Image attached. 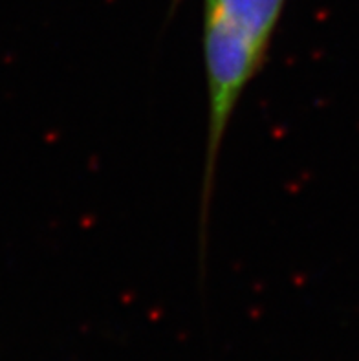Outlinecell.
Here are the masks:
<instances>
[{"label": "cell", "instance_id": "1", "mask_svg": "<svg viewBox=\"0 0 359 361\" xmlns=\"http://www.w3.org/2000/svg\"><path fill=\"white\" fill-rule=\"evenodd\" d=\"M288 0H204L202 54L207 133L200 191V255H205L217 167L242 96L268 61Z\"/></svg>", "mask_w": 359, "mask_h": 361}, {"label": "cell", "instance_id": "2", "mask_svg": "<svg viewBox=\"0 0 359 361\" xmlns=\"http://www.w3.org/2000/svg\"><path fill=\"white\" fill-rule=\"evenodd\" d=\"M180 2H183V0H173V6H178Z\"/></svg>", "mask_w": 359, "mask_h": 361}]
</instances>
